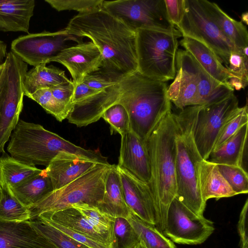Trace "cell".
I'll return each instance as SVG.
<instances>
[{
  "mask_svg": "<svg viewBox=\"0 0 248 248\" xmlns=\"http://www.w3.org/2000/svg\"><path fill=\"white\" fill-rule=\"evenodd\" d=\"M65 29L96 46L102 57V72L120 79L138 71L136 31L101 7L78 13Z\"/></svg>",
  "mask_w": 248,
  "mask_h": 248,
  "instance_id": "cell-1",
  "label": "cell"
},
{
  "mask_svg": "<svg viewBox=\"0 0 248 248\" xmlns=\"http://www.w3.org/2000/svg\"><path fill=\"white\" fill-rule=\"evenodd\" d=\"M177 115L168 111L145 140L150 158L155 227L163 232L170 205L176 195Z\"/></svg>",
  "mask_w": 248,
  "mask_h": 248,
  "instance_id": "cell-2",
  "label": "cell"
},
{
  "mask_svg": "<svg viewBox=\"0 0 248 248\" xmlns=\"http://www.w3.org/2000/svg\"><path fill=\"white\" fill-rule=\"evenodd\" d=\"M166 82L154 79L138 71L121 79L116 103L127 111L130 130L145 140L163 116L171 109Z\"/></svg>",
  "mask_w": 248,
  "mask_h": 248,
  "instance_id": "cell-3",
  "label": "cell"
},
{
  "mask_svg": "<svg viewBox=\"0 0 248 248\" xmlns=\"http://www.w3.org/2000/svg\"><path fill=\"white\" fill-rule=\"evenodd\" d=\"M200 106L187 107L177 115L176 136V198L193 213L203 216L206 202L200 190L198 167L203 159L194 139V130Z\"/></svg>",
  "mask_w": 248,
  "mask_h": 248,
  "instance_id": "cell-4",
  "label": "cell"
},
{
  "mask_svg": "<svg viewBox=\"0 0 248 248\" xmlns=\"http://www.w3.org/2000/svg\"><path fill=\"white\" fill-rule=\"evenodd\" d=\"M175 70L167 93L170 102L181 110L219 101L234 92L229 83L221 84L212 78L185 50L177 51Z\"/></svg>",
  "mask_w": 248,
  "mask_h": 248,
  "instance_id": "cell-5",
  "label": "cell"
},
{
  "mask_svg": "<svg viewBox=\"0 0 248 248\" xmlns=\"http://www.w3.org/2000/svg\"><path fill=\"white\" fill-rule=\"evenodd\" d=\"M7 147L10 155L27 165L46 167L62 152L88 159L92 151L76 145L42 125L19 119Z\"/></svg>",
  "mask_w": 248,
  "mask_h": 248,
  "instance_id": "cell-6",
  "label": "cell"
},
{
  "mask_svg": "<svg viewBox=\"0 0 248 248\" xmlns=\"http://www.w3.org/2000/svg\"><path fill=\"white\" fill-rule=\"evenodd\" d=\"M138 71L158 81L166 82L175 76L178 31L140 29L136 31Z\"/></svg>",
  "mask_w": 248,
  "mask_h": 248,
  "instance_id": "cell-7",
  "label": "cell"
},
{
  "mask_svg": "<svg viewBox=\"0 0 248 248\" xmlns=\"http://www.w3.org/2000/svg\"><path fill=\"white\" fill-rule=\"evenodd\" d=\"M110 165L98 163L72 182L46 195L29 208L30 219L41 213L58 211L74 204L97 207L103 197L106 176Z\"/></svg>",
  "mask_w": 248,
  "mask_h": 248,
  "instance_id": "cell-8",
  "label": "cell"
},
{
  "mask_svg": "<svg viewBox=\"0 0 248 248\" xmlns=\"http://www.w3.org/2000/svg\"><path fill=\"white\" fill-rule=\"evenodd\" d=\"M185 13L176 27L182 35L196 40L213 51L227 67L232 52L237 49L210 16L202 0H185Z\"/></svg>",
  "mask_w": 248,
  "mask_h": 248,
  "instance_id": "cell-9",
  "label": "cell"
},
{
  "mask_svg": "<svg viewBox=\"0 0 248 248\" xmlns=\"http://www.w3.org/2000/svg\"><path fill=\"white\" fill-rule=\"evenodd\" d=\"M101 7L134 31L140 29L178 31L169 20L164 0H104Z\"/></svg>",
  "mask_w": 248,
  "mask_h": 248,
  "instance_id": "cell-10",
  "label": "cell"
},
{
  "mask_svg": "<svg viewBox=\"0 0 248 248\" xmlns=\"http://www.w3.org/2000/svg\"><path fill=\"white\" fill-rule=\"evenodd\" d=\"M82 37L69 34L64 29L20 36L11 44V52L22 61L36 66L52 62L63 49L82 43Z\"/></svg>",
  "mask_w": 248,
  "mask_h": 248,
  "instance_id": "cell-11",
  "label": "cell"
},
{
  "mask_svg": "<svg viewBox=\"0 0 248 248\" xmlns=\"http://www.w3.org/2000/svg\"><path fill=\"white\" fill-rule=\"evenodd\" d=\"M214 230L213 222L196 215L175 197L169 207L163 233L173 243L195 245L204 242Z\"/></svg>",
  "mask_w": 248,
  "mask_h": 248,
  "instance_id": "cell-12",
  "label": "cell"
},
{
  "mask_svg": "<svg viewBox=\"0 0 248 248\" xmlns=\"http://www.w3.org/2000/svg\"><path fill=\"white\" fill-rule=\"evenodd\" d=\"M239 108L233 93L219 101L200 106L194 139L203 160L208 159L222 127Z\"/></svg>",
  "mask_w": 248,
  "mask_h": 248,
  "instance_id": "cell-13",
  "label": "cell"
},
{
  "mask_svg": "<svg viewBox=\"0 0 248 248\" xmlns=\"http://www.w3.org/2000/svg\"><path fill=\"white\" fill-rule=\"evenodd\" d=\"M52 62L61 63L70 73L75 85L97 71L102 63L101 53L92 42L81 43L63 49Z\"/></svg>",
  "mask_w": 248,
  "mask_h": 248,
  "instance_id": "cell-14",
  "label": "cell"
},
{
  "mask_svg": "<svg viewBox=\"0 0 248 248\" xmlns=\"http://www.w3.org/2000/svg\"><path fill=\"white\" fill-rule=\"evenodd\" d=\"M117 167L124 200L130 211L141 219L155 226L154 202L148 183Z\"/></svg>",
  "mask_w": 248,
  "mask_h": 248,
  "instance_id": "cell-15",
  "label": "cell"
},
{
  "mask_svg": "<svg viewBox=\"0 0 248 248\" xmlns=\"http://www.w3.org/2000/svg\"><path fill=\"white\" fill-rule=\"evenodd\" d=\"M117 166L125 170L140 180L149 184L151 170L145 140L131 131L121 136Z\"/></svg>",
  "mask_w": 248,
  "mask_h": 248,
  "instance_id": "cell-16",
  "label": "cell"
},
{
  "mask_svg": "<svg viewBox=\"0 0 248 248\" xmlns=\"http://www.w3.org/2000/svg\"><path fill=\"white\" fill-rule=\"evenodd\" d=\"M0 248H57L29 220L0 218Z\"/></svg>",
  "mask_w": 248,
  "mask_h": 248,
  "instance_id": "cell-17",
  "label": "cell"
},
{
  "mask_svg": "<svg viewBox=\"0 0 248 248\" xmlns=\"http://www.w3.org/2000/svg\"><path fill=\"white\" fill-rule=\"evenodd\" d=\"M97 164L76 155L62 152L56 155L45 169L54 190L72 182Z\"/></svg>",
  "mask_w": 248,
  "mask_h": 248,
  "instance_id": "cell-18",
  "label": "cell"
},
{
  "mask_svg": "<svg viewBox=\"0 0 248 248\" xmlns=\"http://www.w3.org/2000/svg\"><path fill=\"white\" fill-rule=\"evenodd\" d=\"M248 123L210 153L207 159L216 164L237 166L247 171Z\"/></svg>",
  "mask_w": 248,
  "mask_h": 248,
  "instance_id": "cell-19",
  "label": "cell"
},
{
  "mask_svg": "<svg viewBox=\"0 0 248 248\" xmlns=\"http://www.w3.org/2000/svg\"><path fill=\"white\" fill-rule=\"evenodd\" d=\"M97 207L113 218L128 219L130 217L131 211L124 200L117 165H111L107 171L103 197Z\"/></svg>",
  "mask_w": 248,
  "mask_h": 248,
  "instance_id": "cell-20",
  "label": "cell"
},
{
  "mask_svg": "<svg viewBox=\"0 0 248 248\" xmlns=\"http://www.w3.org/2000/svg\"><path fill=\"white\" fill-rule=\"evenodd\" d=\"M34 0H0V31L29 33Z\"/></svg>",
  "mask_w": 248,
  "mask_h": 248,
  "instance_id": "cell-21",
  "label": "cell"
},
{
  "mask_svg": "<svg viewBox=\"0 0 248 248\" xmlns=\"http://www.w3.org/2000/svg\"><path fill=\"white\" fill-rule=\"evenodd\" d=\"M181 45L214 79L221 84H227L231 75L220 59L210 48L193 38L183 36Z\"/></svg>",
  "mask_w": 248,
  "mask_h": 248,
  "instance_id": "cell-22",
  "label": "cell"
},
{
  "mask_svg": "<svg viewBox=\"0 0 248 248\" xmlns=\"http://www.w3.org/2000/svg\"><path fill=\"white\" fill-rule=\"evenodd\" d=\"M37 217L50 221L112 247L111 242L73 206L56 211L43 213L35 217Z\"/></svg>",
  "mask_w": 248,
  "mask_h": 248,
  "instance_id": "cell-23",
  "label": "cell"
},
{
  "mask_svg": "<svg viewBox=\"0 0 248 248\" xmlns=\"http://www.w3.org/2000/svg\"><path fill=\"white\" fill-rule=\"evenodd\" d=\"M198 179L202 198L206 203L212 198L234 196L236 193L222 176L217 165L202 159L198 167Z\"/></svg>",
  "mask_w": 248,
  "mask_h": 248,
  "instance_id": "cell-24",
  "label": "cell"
},
{
  "mask_svg": "<svg viewBox=\"0 0 248 248\" xmlns=\"http://www.w3.org/2000/svg\"><path fill=\"white\" fill-rule=\"evenodd\" d=\"M202 1L210 16L233 46L238 50L248 47V32L242 22L231 18L216 3Z\"/></svg>",
  "mask_w": 248,
  "mask_h": 248,
  "instance_id": "cell-25",
  "label": "cell"
},
{
  "mask_svg": "<svg viewBox=\"0 0 248 248\" xmlns=\"http://www.w3.org/2000/svg\"><path fill=\"white\" fill-rule=\"evenodd\" d=\"M23 94L15 89H8L4 94L0 112V153L19 120L23 107Z\"/></svg>",
  "mask_w": 248,
  "mask_h": 248,
  "instance_id": "cell-26",
  "label": "cell"
},
{
  "mask_svg": "<svg viewBox=\"0 0 248 248\" xmlns=\"http://www.w3.org/2000/svg\"><path fill=\"white\" fill-rule=\"evenodd\" d=\"M71 80L65 76L64 71L52 65L39 64L26 72L23 81L24 94L28 97L38 90L52 89Z\"/></svg>",
  "mask_w": 248,
  "mask_h": 248,
  "instance_id": "cell-27",
  "label": "cell"
},
{
  "mask_svg": "<svg viewBox=\"0 0 248 248\" xmlns=\"http://www.w3.org/2000/svg\"><path fill=\"white\" fill-rule=\"evenodd\" d=\"M9 188L18 201L28 208L54 190L51 180L45 169L28 181Z\"/></svg>",
  "mask_w": 248,
  "mask_h": 248,
  "instance_id": "cell-28",
  "label": "cell"
},
{
  "mask_svg": "<svg viewBox=\"0 0 248 248\" xmlns=\"http://www.w3.org/2000/svg\"><path fill=\"white\" fill-rule=\"evenodd\" d=\"M42 170L35 166L24 164L5 153L0 157V181L9 187L28 181Z\"/></svg>",
  "mask_w": 248,
  "mask_h": 248,
  "instance_id": "cell-29",
  "label": "cell"
},
{
  "mask_svg": "<svg viewBox=\"0 0 248 248\" xmlns=\"http://www.w3.org/2000/svg\"><path fill=\"white\" fill-rule=\"evenodd\" d=\"M127 219L144 248H176L174 243L155 225L141 219L132 212Z\"/></svg>",
  "mask_w": 248,
  "mask_h": 248,
  "instance_id": "cell-30",
  "label": "cell"
},
{
  "mask_svg": "<svg viewBox=\"0 0 248 248\" xmlns=\"http://www.w3.org/2000/svg\"><path fill=\"white\" fill-rule=\"evenodd\" d=\"M1 196L0 201V218L20 221L30 219L29 208L22 205L13 195L9 187L0 181Z\"/></svg>",
  "mask_w": 248,
  "mask_h": 248,
  "instance_id": "cell-31",
  "label": "cell"
},
{
  "mask_svg": "<svg viewBox=\"0 0 248 248\" xmlns=\"http://www.w3.org/2000/svg\"><path fill=\"white\" fill-rule=\"evenodd\" d=\"M243 50H233L226 67L231 75L228 83L236 90L245 89L248 83V56Z\"/></svg>",
  "mask_w": 248,
  "mask_h": 248,
  "instance_id": "cell-32",
  "label": "cell"
},
{
  "mask_svg": "<svg viewBox=\"0 0 248 248\" xmlns=\"http://www.w3.org/2000/svg\"><path fill=\"white\" fill-rule=\"evenodd\" d=\"M89 222L112 243L113 241V229L114 218L101 212L97 207L86 204H74Z\"/></svg>",
  "mask_w": 248,
  "mask_h": 248,
  "instance_id": "cell-33",
  "label": "cell"
},
{
  "mask_svg": "<svg viewBox=\"0 0 248 248\" xmlns=\"http://www.w3.org/2000/svg\"><path fill=\"white\" fill-rule=\"evenodd\" d=\"M57 248H90L39 217L29 220Z\"/></svg>",
  "mask_w": 248,
  "mask_h": 248,
  "instance_id": "cell-34",
  "label": "cell"
},
{
  "mask_svg": "<svg viewBox=\"0 0 248 248\" xmlns=\"http://www.w3.org/2000/svg\"><path fill=\"white\" fill-rule=\"evenodd\" d=\"M112 248H134L140 242L136 232L127 219L114 218Z\"/></svg>",
  "mask_w": 248,
  "mask_h": 248,
  "instance_id": "cell-35",
  "label": "cell"
},
{
  "mask_svg": "<svg viewBox=\"0 0 248 248\" xmlns=\"http://www.w3.org/2000/svg\"><path fill=\"white\" fill-rule=\"evenodd\" d=\"M101 118L109 124L111 135L118 133L122 136L130 131L127 111L120 104L116 103L108 108Z\"/></svg>",
  "mask_w": 248,
  "mask_h": 248,
  "instance_id": "cell-36",
  "label": "cell"
},
{
  "mask_svg": "<svg viewBox=\"0 0 248 248\" xmlns=\"http://www.w3.org/2000/svg\"><path fill=\"white\" fill-rule=\"evenodd\" d=\"M220 173L237 195L248 192V174L237 166L217 164Z\"/></svg>",
  "mask_w": 248,
  "mask_h": 248,
  "instance_id": "cell-37",
  "label": "cell"
},
{
  "mask_svg": "<svg viewBox=\"0 0 248 248\" xmlns=\"http://www.w3.org/2000/svg\"><path fill=\"white\" fill-rule=\"evenodd\" d=\"M248 123V110L247 103L245 106L240 107L223 125L217 138L212 151L220 147L241 126Z\"/></svg>",
  "mask_w": 248,
  "mask_h": 248,
  "instance_id": "cell-38",
  "label": "cell"
},
{
  "mask_svg": "<svg viewBox=\"0 0 248 248\" xmlns=\"http://www.w3.org/2000/svg\"><path fill=\"white\" fill-rule=\"evenodd\" d=\"M28 97L38 103L58 121L62 122L67 118V114L54 98L50 89L38 90Z\"/></svg>",
  "mask_w": 248,
  "mask_h": 248,
  "instance_id": "cell-39",
  "label": "cell"
},
{
  "mask_svg": "<svg viewBox=\"0 0 248 248\" xmlns=\"http://www.w3.org/2000/svg\"><path fill=\"white\" fill-rule=\"evenodd\" d=\"M104 0H45L58 11L75 10L85 13L101 7Z\"/></svg>",
  "mask_w": 248,
  "mask_h": 248,
  "instance_id": "cell-40",
  "label": "cell"
},
{
  "mask_svg": "<svg viewBox=\"0 0 248 248\" xmlns=\"http://www.w3.org/2000/svg\"><path fill=\"white\" fill-rule=\"evenodd\" d=\"M74 89L75 84L72 80L50 89L54 98L67 116L72 108Z\"/></svg>",
  "mask_w": 248,
  "mask_h": 248,
  "instance_id": "cell-41",
  "label": "cell"
},
{
  "mask_svg": "<svg viewBox=\"0 0 248 248\" xmlns=\"http://www.w3.org/2000/svg\"><path fill=\"white\" fill-rule=\"evenodd\" d=\"M120 79L113 78L98 70L87 75L82 82L94 90L102 91L117 84Z\"/></svg>",
  "mask_w": 248,
  "mask_h": 248,
  "instance_id": "cell-42",
  "label": "cell"
},
{
  "mask_svg": "<svg viewBox=\"0 0 248 248\" xmlns=\"http://www.w3.org/2000/svg\"><path fill=\"white\" fill-rule=\"evenodd\" d=\"M39 218L90 248H112L111 246L109 245L96 241L91 237L77 232L60 225L47 220Z\"/></svg>",
  "mask_w": 248,
  "mask_h": 248,
  "instance_id": "cell-43",
  "label": "cell"
},
{
  "mask_svg": "<svg viewBox=\"0 0 248 248\" xmlns=\"http://www.w3.org/2000/svg\"><path fill=\"white\" fill-rule=\"evenodd\" d=\"M167 15L176 28L180 24L185 13V0H164Z\"/></svg>",
  "mask_w": 248,
  "mask_h": 248,
  "instance_id": "cell-44",
  "label": "cell"
},
{
  "mask_svg": "<svg viewBox=\"0 0 248 248\" xmlns=\"http://www.w3.org/2000/svg\"><path fill=\"white\" fill-rule=\"evenodd\" d=\"M248 199H247L241 211L237 224V230L241 246L248 245Z\"/></svg>",
  "mask_w": 248,
  "mask_h": 248,
  "instance_id": "cell-45",
  "label": "cell"
},
{
  "mask_svg": "<svg viewBox=\"0 0 248 248\" xmlns=\"http://www.w3.org/2000/svg\"><path fill=\"white\" fill-rule=\"evenodd\" d=\"M101 91L94 90L83 82L75 85L72 106L79 103Z\"/></svg>",
  "mask_w": 248,
  "mask_h": 248,
  "instance_id": "cell-46",
  "label": "cell"
},
{
  "mask_svg": "<svg viewBox=\"0 0 248 248\" xmlns=\"http://www.w3.org/2000/svg\"><path fill=\"white\" fill-rule=\"evenodd\" d=\"M7 80V70L5 62L0 65V112Z\"/></svg>",
  "mask_w": 248,
  "mask_h": 248,
  "instance_id": "cell-47",
  "label": "cell"
},
{
  "mask_svg": "<svg viewBox=\"0 0 248 248\" xmlns=\"http://www.w3.org/2000/svg\"><path fill=\"white\" fill-rule=\"evenodd\" d=\"M6 44L2 41L0 40V65H2L4 61V59L6 58L7 52Z\"/></svg>",
  "mask_w": 248,
  "mask_h": 248,
  "instance_id": "cell-48",
  "label": "cell"
},
{
  "mask_svg": "<svg viewBox=\"0 0 248 248\" xmlns=\"http://www.w3.org/2000/svg\"><path fill=\"white\" fill-rule=\"evenodd\" d=\"M242 20L246 23V24H248V13L246 12V13H244L242 15Z\"/></svg>",
  "mask_w": 248,
  "mask_h": 248,
  "instance_id": "cell-49",
  "label": "cell"
},
{
  "mask_svg": "<svg viewBox=\"0 0 248 248\" xmlns=\"http://www.w3.org/2000/svg\"><path fill=\"white\" fill-rule=\"evenodd\" d=\"M134 248H144L141 243L140 242Z\"/></svg>",
  "mask_w": 248,
  "mask_h": 248,
  "instance_id": "cell-50",
  "label": "cell"
},
{
  "mask_svg": "<svg viewBox=\"0 0 248 248\" xmlns=\"http://www.w3.org/2000/svg\"><path fill=\"white\" fill-rule=\"evenodd\" d=\"M241 248H248V245L246 246H241Z\"/></svg>",
  "mask_w": 248,
  "mask_h": 248,
  "instance_id": "cell-51",
  "label": "cell"
},
{
  "mask_svg": "<svg viewBox=\"0 0 248 248\" xmlns=\"http://www.w3.org/2000/svg\"><path fill=\"white\" fill-rule=\"evenodd\" d=\"M1 187H0V199H1Z\"/></svg>",
  "mask_w": 248,
  "mask_h": 248,
  "instance_id": "cell-52",
  "label": "cell"
}]
</instances>
